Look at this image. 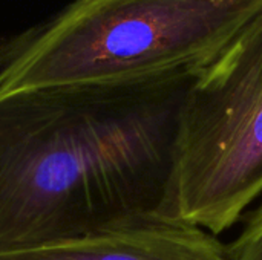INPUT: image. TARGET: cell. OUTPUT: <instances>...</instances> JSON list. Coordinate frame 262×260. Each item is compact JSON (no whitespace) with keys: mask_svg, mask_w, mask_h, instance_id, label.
Instances as JSON below:
<instances>
[{"mask_svg":"<svg viewBox=\"0 0 262 260\" xmlns=\"http://www.w3.org/2000/svg\"><path fill=\"white\" fill-rule=\"evenodd\" d=\"M196 74L0 97V254L166 213L178 118Z\"/></svg>","mask_w":262,"mask_h":260,"instance_id":"obj_1","label":"cell"},{"mask_svg":"<svg viewBox=\"0 0 262 260\" xmlns=\"http://www.w3.org/2000/svg\"><path fill=\"white\" fill-rule=\"evenodd\" d=\"M262 15V0H74L0 40V97L196 74Z\"/></svg>","mask_w":262,"mask_h":260,"instance_id":"obj_2","label":"cell"},{"mask_svg":"<svg viewBox=\"0 0 262 260\" xmlns=\"http://www.w3.org/2000/svg\"><path fill=\"white\" fill-rule=\"evenodd\" d=\"M262 193V15L201 69L181 107L167 215L215 236Z\"/></svg>","mask_w":262,"mask_h":260,"instance_id":"obj_3","label":"cell"},{"mask_svg":"<svg viewBox=\"0 0 262 260\" xmlns=\"http://www.w3.org/2000/svg\"><path fill=\"white\" fill-rule=\"evenodd\" d=\"M0 260H227L215 234L167 213L149 215L100 234Z\"/></svg>","mask_w":262,"mask_h":260,"instance_id":"obj_4","label":"cell"},{"mask_svg":"<svg viewBox=\"0 0 262 260\" xmlns=\"http://www.w3.org/2000/svg\"><path fill=\"white\" fill-rule=\"evenodd\" d=\"M226 248L227 260H262V204L252 213L239 236Z\"/></svg>","mask_w":262,"mask_h":260,"instance_id":"obj_5","label":"cell"}]
</instances>
